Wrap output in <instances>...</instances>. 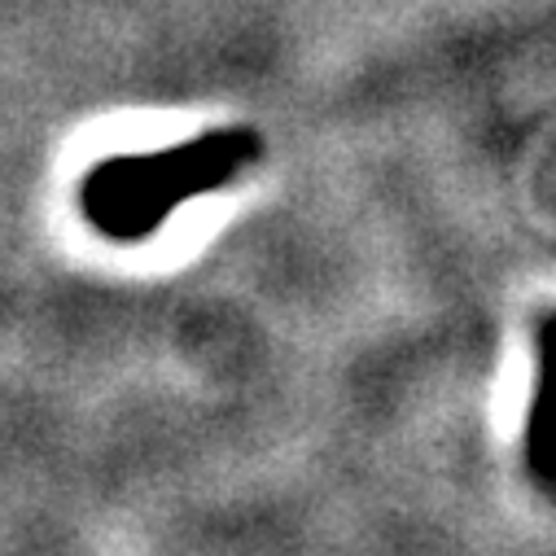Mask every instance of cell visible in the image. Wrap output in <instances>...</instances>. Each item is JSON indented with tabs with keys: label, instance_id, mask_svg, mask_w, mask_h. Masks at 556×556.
<instances>
[{
	"label": "cell",
	"instance_id": "1",
	"mask_svg": "<svg viewBox=\"0 0 556 556\" xmlns=\"http://www.w3.org/2000/svg\"><path fill=\"white\" fill-rule=\"evenodd\" d=\"M263 154L254 127H211L154 154H118L97 163L79 185L84 219L110 241L154 237L189 198L228 189Z\"/></svg>",
	"mask_w": 556,
	"mask_h": 556
},
{
	"label": "cell",
	"instance_id": "2",
	"mask_svg": "<svg viewBox=\"0 0 556 556\" xmlns=\"http://www.w3.org/2000/svg\"><path fill=\"white\" fill-rule=\"evenodd\" d=\"M526 465L534 482L556 495V312L539 320V338H534V399L526 421Z\"/></svg>",
	"mask_w": 556,
	"mask_h": 556
}]
</instances>
